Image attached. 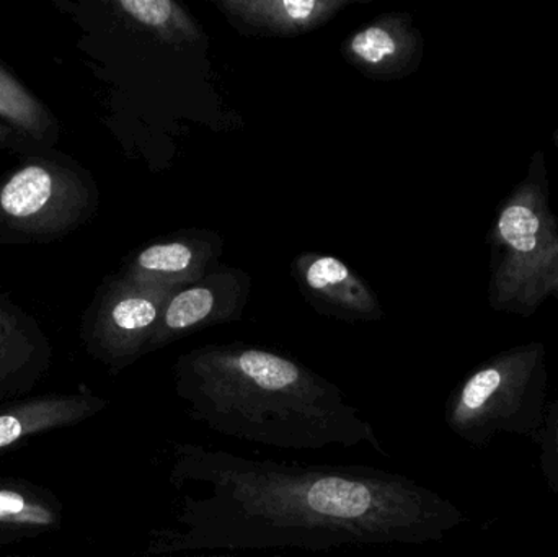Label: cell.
Masks as SVG:
<instances>
[{"label":"cell","instance_id":"obj_3","mask_svg":"<svg viewBox=\"0 0 558 557\" xmlns=\"http://www.w3.org/2000/svg\"><path fill=\"white\" fill-rule=\"evenodd\" d=\"M251 291V275L225 265H218L198 283L179 288L163 307L147 353L208 327L241 319Z\"/></svg>","mask_w":558,"mask_h":557},{"label":"cell","instance_id":"obj_6","mask_svg":"<svg viewBox=\"0 0 558 557\" xmlns=\"http://www.w3.org/2000/svg\"><path fill=\"white\" fill-rule=\"evenodd\" d=\"M222 238L213 231L177 232L154 242L137 254L133 265V283L182 288L198 283L218 267Z\"/></svg>","mask_w":558,"mask_h":557},{"label":"cell","instance_id":"obj_5","mask_svg":"<svg viewBox=\"0 0 558 557\" xmlns=\"http://www.w3.org/2000/svg\"><path fill=\"white\" fill-rule=\"evenodd\" d=\"M341 55L371 81H396L418 61V33L405 15L386 13L351 33L341 43Z\"/></svg>","mask_w":558,"mask_h":557},{"label":"cell","instance_id":"obj_1","mask_svg":"<svg viewBox=\"0 0 558 557\" xmlns=\"http://www.w3.org/2000/svg\"><path fill=\"white\" fill-rule=\"evenodd\" d=\"M167 483L169 519L137 557L418 545L446 522L432 494L364 464L255 460L172 441Z\"/></svg>","mask_w":558,"mask_h":557},{"label":"cell","instance_id":"obj_9","mask_svg":"<svg viewBox=\"0 0 558 557\" xmlns=\"http://www.w3.org/2000/svg\"><path fill=\"white\" fill-rule=\"evenodd\" d=\"M107 409V401L90 395H48L0 404V453L46 432L75 427Z\"/></svg>","mask_w":558,"mask_h":557},{"label":"cell","instance_id":"obj_14","mask_svg":"<svg viewBox=\"0 0 558 557\" xmlns=\"http://www.w3.org/2000/svg\"><path fill=\"white\" fill-rule=\"evenodd\" d=\"M501 376L497 370H484L469 379L459 398V411L471 412L484 408L492 395L500 386Z\"/></svg>","mask_w":558,"mask_h":557},{"label":"cell","instance_id":"obj_4","mask_svg":"<svg viewBox=\"0 0 558 557\" xmlns=\"http://www.w3.org/2000/svg\"><path fill=\"white\" fill-rule=\"evenodd\" d=\"M292 277L305 300L324 316L351 323L384 317L373 288L340 258L302 252L292 262Z\"/></svg>","mask_w":558,"mask_h":557},{"label":"cell","instance_id":"obj_13","mask_svg":"<svg viewBox=\"0 0 558 557\" xmlns=\"http://www.w3.org/2000/svg\"><path fill=\"white\" fill-rule=\"evenodd\" d=\"M498 228L501 238L518 252H531L536 247L539 219L526 206H510L505 209Z\"/></svg>","mask_w":558,"mask_h":557},{"label":"cell","instance_id":"obj_15","mask_svg":"<svg viewBox=\"0 0 558 557\" xmlns=\"http://www.w3.org/2000/svg\"><path fill=\"white\" fill-rule=\"evenodd\" d=\"M0 111H2V113L10 114V117H12V114L19 117V114H16L15 111H13L12 108H10L3 100H0Z\"/></svg>","mask_w":558,"mask_h":557},{"label":"cell","instance_id":"obj_16","mask_svg":"<svg viewBox=\"0 0 558 557\" xmlns=\"http://www.w3.org/2000/svg\"><path fill=\"white\" fill-rule=\"evenodd\" d=\"M182 557H234V556H228V555H218V553H198V555H192V556H182Z\"/></svg>","mask_w":558,"mask_h":557},{"label":"cell","instance_id":"obj_8","mask_svg":"<svg viewBox=\"0 0 558 557\" xmlns=\"http://www.w3.org/2000/svg\"><path fill=\"white\" fill-rule=\"evenodd\" d=\"M179 288L128 284L108 311L104 355L114 368L130 365L147 353L167 301Z\"/></svg>","mask_w":558,"mask_h":557},{"label":"cell","instance_id":"obj_7","mask_svg":"<svg viewBox=\"0 0 558 557\" xmlns=\"http://www.w3.org/2000/svg\"><path fill=\"white\" fill-rule=\"evenodd\" d=\"M356 0H221L216 9L242 35L292 38L320 28Z\"/></svg>","mask_w":558,"mask_h":557},{"label":"cell","instance_id":"obj_17","mask_svg":"<svg viewBox=\"0 0 558 557\" xmlns=\"http://www.w3.org/2000/svg\"><path fill=\"white\" fill-rule=\"evenodd\" d=\"M2 557H20V556L10 555V556H2Z\"/></svg>","mask_w":558,"mask_h":557},{"label":"cell","instance_id":"obj_12","mask_svg":"<svg viewBox=\"0 0 558 557\" xmlns=\"http://www.w3.org/2000/svg\"><path fill=\"white\" fill-rule=\"evenodd\" d=\"M52 179L43 167H26L12 177L0 193V205L7 215L26 218L36 215L49 202Z\"/></svg>","mask_w":558,"mask_h":557},{"label":"cell","instance_id":"obj_10","mask_svg":"<svg viewBox=\"0 0 558 557\" xmlns=\"http://www.w3.org/2000/svg\"><path fill=\"white\" fill-rule=\"evenodd\" d=\"M64 507L52 491L25 480H0V545L58 532Z\"/></svg>","mask_w":558,"mask_h":557},{"label":"cell","instance_id":"obj_2","mask_svg":"<svg viewBox=\"0 0 558 557\" xmlns=\"http://www.w3.org/2000/svg\"><path fill=\"white\" fill-rule=\"evenodd\" d=\"M172 378L190 421L222 437L282 451L371 447L386 455L337 385L274 350L198 347L177 359Z\"/></svg>","mask_w":558,"mask_h":557},{"label":"cell","instance_id":"obj_11","mask_svg":"<svg viewBox=\"0 0 558 557\" xmlns=\"http://www.w3.org/2000/svg\"><path fill=\"white\" fill-rule=\"evenodd\" d=\"M118 7L137 26L169 46H190L205 39L202 25L175 0H120Z\"/></svg>","mask_w":558,"mask_h":557}]
</instances>
